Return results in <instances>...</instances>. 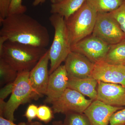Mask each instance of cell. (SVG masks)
Instances as JSON below:
<instances>
[{
  "label": "cell",
  "mask_w": 125,
  "mask_h": 125,
  "mask_svg": "<svg viewBox=\"0 0 125 125\" xmlns=\"http://www.w3.org/2000/svg\"><path fill=\"white\" fill-rule=\"evenodd\" d=\"M0 36L8 41L46 48L50 43L46 27L25 13L8 15L0 21Z\"/></svg>",
  "instance_id": "obj_1"
},
{
  "label": "cell",
  "mask_w": 125,
  "mask_h": 125,
  "mask_svg": "<svg viewBox=\"0 0 125 125\" xmlns=\"http://www.w3.org/2000/svg\"><path fill=\"white\" fill-rule=\"evenodd\" d=\"M48 49L7 41L0 53L4 60L18 73L30 72Z\"/></svg>",
  "instance_id": "obj_2"
},
{
  "label": "cell",
  "mask_w": 125,
  "mask_h": 125,
  "mask_svg": "<svg viewBox=\"0 0 125 125\" xmlns=\"http://www.w3.org/2000/svg\"><path fill=\"white\" fill-rule=\"evenodd\" d=\"M49 20L54 30L53 41L48 49L50 75L65 61L71 52V45L64 18L58 14H52Z\"/></svg>",
  "instance_id": "obj_3"
},
{
  "label": "cell",
  "mask_w": 125,
  "mask_h": 125,
  "mask_svg": "<svg viewBox=\"0 0 125 125\" xmlns=\"http://www.w3.org/2000/svg\"><path fill=\"white\" fill-rule=\"evenodd\" d=\"M29 72L19 73L9 100L0 101V116L14 122L15 112L21 105L38 99L30 85Z\"/></svg>",
  "instance_id": "obj_4"
},
{
  "label": "cell",
  "mask_w": 125,
  "mask_h": 125,
  "mask_svg": "<svg viewBox=\"0 0 125 125\" xmlns=\"http://www.w3.org/2000/svg\"><path fill=\"white\" fill-rule=\"evenodd\" d=\"M98 12L87 2L65 20L71 46L93 33Z\"/></svg>",
  "instance_id": "obj_5"
},
{
  "label": "cell",
  "mask_w": 125,
  "mask_h": 125,
  "mask_svg": "<svg viewBox=\"0 0 125 125\" xmlns=\"http://www.w3.org/2000/svg\"><path fill=\"white\" fill-rule=\"evenodd\" d=\"M92 35L109 45L125 39V35L111 13H98Z\"/></svg>",
  "instance_id": "obj_6"
},
{
  "label": "cell",
  "mask_w": 125,
  "mask_h": 125,
  "mask_svg": "<svg viewBox=\"0 0 125 125\" xmlns=\"http://www.w3.org/2000/svg\"><path fill=\"white\" fill-rule=\"evenodd\" d=\"M93 101L74 90L67 88L61 96L52 104L54 113L65 114L67 113H83Z\"/></svg>",
  "instance_id": "obj_7"
},
{
  "label": "cell",
  "mask_w": 125,
  "mask_h": 125,
  "mask_svg": "<svg viewBox=\"0 0 125 125\" xmlns=\"http://www.w3.org/2000/svg\"><path fill=\"white\" fill-rule=\"evenodd\" d=\"M110 45L93 35L86 37L71 46V51L83 54L96 63L103 60Z\"/></svg>",
  "instance_id": "obj_8"
},
{
  "label": "cell",
  "mask_w": 125,
  "mask_h": 125,
  "mask_svg": "<svg viewBox=\"0 0 125 125\" xmlns=\"http://www.w3.org/2000/svg\"><path fill=\"white\" fill-rule=\"evenodd\" d=\"M92 76L98 81L117 84L125 87V66L123 64L99 61L95 63Z\"/></svg>",
  "instance_id": "obj_9"
},
{
  "label": "cell",
  "mask_w": 125,
  "mask_h": 125,
  "mask_svg": "<svg viewBox=\"0 0 125 125\" xmlns=\"http://www.w3.org/2000/svg\"><path fill=\"white\" fill-rule=\"evenodd\" d=\"M48 49L30 71V83L38 98L46 95L49 78Z\"/></svg>",
  "instance_id": "obj_10"
},
{
  "label": "cell",
  "mask_w": 125,
  "mask_h": 125,
  "mask_svg": "<svg viewBox=\"0 0 125 125\" xmlns=\"http://www.w3.org/2000/svg\"><path fill=\"white\" fill-rule=\"evenodd\" d=\"M64 62L68 76L78 78L92 77L95 63L83 54L71 51Z\"/></svg>",
  "instance_id": "obj_11"
},
{
  "label": "cell",
  "mask_w": 125,
  "mask_h": 125,
  "mask_svg": "<svg viewBox=\"0 0 125 125\" xmlns=\"http://www.w3.org/2000/svg\"><path fill=\"white\" fill-rule=\"evenodd\" d=\"M97 98L107 105L125 106V87L120 84L98 81Z\"/></svg>",
  "instance_id": "obj_12"
},
{
  "label": "cell",
  "mask_w": 125,
  "mask_h": 125,
  "mask_svg": "<svg viewBox=\"0 0 125 125\" xmlns=\"http://www.w3.org/2000/svg\"><path fill=\"white\" fill-rule=\"evenodd\" d=\"M68 75L64 65H61L49 75L45 103L52 104L67 88Z\"/></svg>",
  "instance_id": "obj_13"
},
{
  "label": "cell",
  "mask_w": 125,
  "mask_h": 125,
  "mask_svg": "<svg viewBox=\"0 0 125 125\" xmlns=\"http://www.w3.org/2000/svg\"><path fill=\"white\" fill-rule=\"evenodd\" d=\"M124 108L110 106L96 100L93 101L83 113L88 119L91 125H109L113 114Z\"/></svg>",
  "instance_id": "obj_14"
},
{
  "label": "cell",
  "mask_w": 125,
  "mask_h": 125,
  "mask_svg": "<svg viewBox=\"0 0 125 125\" xmlns=\"http://www.w3.org/2000/svg\"><path fill=\"white\" fill-rule=\"evenodd\" d=\"M68 78L67 88L77 91L93 101L97 99L98 81L94 78L92 76L78 78L69 76Z\"/></svg>",
  "instance_id": "obj_15"
},
{
  "label": "cell",
  "mask_w": 125,
  "mask_h": 125,
  "mask_svg": "<svg viewBox=\"0 0 125 125\" xmlns=\"http://www.w3.org/2000/svg\"><path fill=\"white\" fill-rule=\"evenodd\" d=\"M86 0H64L61 2L51 5L52 14H59L67 20L80 9Z\"/></svg>",
  "instance_id": "obj_16"
},
{
  "label": "cell",
  "mask_w": 125,
  "mask_h": 125,
  "mask_svg": "<svg viewBox=\"0 0 125 125\" xmlns=\"http://www.w3.org/2000/svg\"><path fill=\"white\" fill-rule=\"evenodd\" d=\"M103 61L112 64H123L125 61V39L116 44L110 45Z\"/></svg>",
  "instance_id": "obj_17"
},
{
  "label": "cell",
  "mask_w": 125,
  "mask_h": 125,
  "mask_svg": "<svg viewBox=\"0 0 125 125\" xmlns=\"http://www.w3.org/2000/svg\"><path fill=\"white\" fill-rule=\"evenodd\" d=\"M98 13H110L118 9L123 0H86Z\"/></svg>",
  "instance_id": "obj_18"
},
{
  "label": "cell",
  "mask_w": 125,
  "mask_h": 125,
  "mask_svg": "<svg viewBox=\"0 0 125 125\" xmlns=\"http://www.w3.org/2000/svg\"><path fill=\"white\" fill-rule=\"evenodd\" d=\"M19 73L4 60L0 58V84L5 85L15 81Z\"/></svg>",
  "instance_id": "obj_19"
},
{
  "label": "cell",
  "mask_w": 125,
  "mask_h": 125,
  "mask_svg": "<svg viewBox=\"0 0 125 125\" xmlns=\"http://www.w3.org/2000/svg\"><path fill=\"white\" fill-rule=\"evenodd\" d=\"M65 115L63 125H91L88 119L84 113L71 112Z\"/></svg>",
  "instance_id": "obj_20"
},
{
  "label": "cell",
  "mask_w": 125,
  "mask_h": 125,
  "mask_svg": "<svg viewBox=\"0 0 125 125\" xmlns=\"http://www.w3.org/2000/svg\"><path fill=\"white\" fill-rule=\"evenodd\" d=\"M53 111L46 105H40L38 109L37 117L45 123L50 122L54 118Z\"/></svg>",
  "instance_id": "obj_21"
},
{
  "label": "cell",
  "mask_w": 125,
  "mask_h": 125,
  "mask_svg": "<svg viewBox=\"0 0 125 125\" xmlns=\"http://www.w3.org/2000/svg\"><path fill=\"white\" fill-rule=\"evenodd\" d=\"M120 25L125 35V0L118 9L110 12Z\"/></svg>",
  "instance_id": "obj_22"
},
{
  "label": "cell",
  "mask_w": 125,
  "mask_h": 125,
  "mask_svg": "<svg viewBox=\"0 0 125 125\" xmlns=\"http://www.w3.org/2000/svg\"><path fill=\"white\" fill-rule=\"evenodd\" d=\"M27 7L23 5L22 0H12L9 10V15L25 13Z\"/></svg>",
  "instance_id": "obj_23"
},
{
  "label": "cell",
  "mask_w": 125,
  "mask_h": 125,
  "mask_svg": "<svg viewBox=\"0 0 125 125\" xmlns=\"http://www.w3.org/2000/svg\"><path fill=\"white\" fill-rule=\"evenodd\" d=\"M109 125H125V107L113 114Z\"/></svg>",
  "instance_id": "obj_24"
},
{
  "label": "cell",
  "mask_w": 125,
  "mask_h": 125,
  "mask_svg": "<svg viewBox=\"0 0 125 125\" xmlns=\"http://www.w3.org/2000/svg\"><path fill=\"white\" fill-rule=\"evenodd\" d=\"M12 0H0V21L8 16Z\"/></svg>",
  "instance_id": "obj_25"
},
{
  "label": "cell",
  "mask_w": 125,
  "mask_h": 125,
  "mask_svg": "<svg viewBox=\"0 0 125 125\" xmlns=\"http://www.w3.org/2000/svg\"><path fill=\"white\" fill-rule=\"evenodd\" d=\"M38 109L37 106L32 104L29 105L25 114L24 116L28 120V122H31L33 120L37 117Z\"/></svg>",
  "instance_id": "obj_26"
},
{
  "label": "cell",
  "mask_w": 125,
  "mask_h": 125,
  "mask_svg": "<svg viewBox=\"0 0 125 125\" xmlns=\"http://www.w3.org/2000/svg\"><path fill=\"white\" fill-rule=\"evenodd\" d=\"M15 81L13 83L6 84L1 89L0 92V100L4 101L5 99L11 93L14 85Z\"/></svg>",
  "instance_id": "obj_27"
},
{
  "label": "cell",
  "mask_w": 125,
  "mask_h": 125,
  "mask_svg": "<svg viewBox=\"0 0 125 125\" xmlns=\"http://www.w3.org/2000/svg\"><path fill=\"white\" fill-rule=\"evenodd\" d=\"M0 125H27V124L24 122H21L19 125H16L13 122L0 116Z\"/></svg>",
  "instance_id": "obj_28"
},
{
  "label": "cell",
  "mask_w": 125,
  "mask_h": 125,
  "mask_svg": "<svg viewBox=\"0 0 125 125\" xmlns=\"http://www.w3.org/2000/svg\"><path fill=\"white\" fill-rule=\"evenodd\" d=\"M8 40L6 37L0 36V53L2 52L5 43Z\"/></svg>",
  "instance_id": "obj_29"
},
{
  "label": "cell",
  "mask_w": 125,
  "mask_h": 125,
  "mask_svg": "<svg viewBox=\"0 0 125 125\" xmlns=\"http://www.w3.org/2000/svg\"><path fill=\"white\" fill-rule=\"evenodd\" d=\"M46 0H34L32 3L33 5L37 6L40 4H43L45 2Z\"/></svg>",
  "instance_id": "obj_30"
},
{
  "label": "cell",
  "mask_w": 125,
  "mask_h": 125,
  "mask_svg": "<svg viewBox=\"0 0 125 125\" xmlns=\"http://www.w3.org/2000/svg\"><path fill=\"white\" fill-rule=\"evenodd\" d=\"M27 125H45L39 122H28L26 123Z\"/></svg>",
  "instance_id": "obj_31"
},
{
  "label": "cell",
  "mask_w": 125,
  "mask_h": 125,
  "mask_svg": "<svg viewBox=\"0 0 125 125\" xmlns=\"http://www.w3.org/2000/svg\"><path fill=\"white\" fill-rule=\"evenodd\" d=\"M52 125H63V122L61 121H55L52 122Z\"/></svg>",
  "instance_id": "obj_32"
},
{
  "label": "cell",
  "mask_w": 125,
  "mask_h": 125,
  "mask_svg": "<svg viewBox=\"0 0 125 125\" xmlns=\"http://www.w3.org/2000/svg\"><path fill=\"white\" fill-rule=\"evenodd\" d=\"M52 4H55L59 3L64 0H50Z\"/></svg>",
  "instance_id": "obj_33"
},
{
  "label": "cell",
  "mask_w": 125,
  "mask_h": 125,
  "mask_svg": "<svg viewBox=\"0 0 125 125\" xmlns=\"http://www.w3.org/2000/svg\"><path fill=\"white\" fill-rule=\"evenodd\" d=\"M123 65H124L125 66V62H124V63H123Z\"/></svg>",
  "instance_id": "obj_34"
}]
</instances>
